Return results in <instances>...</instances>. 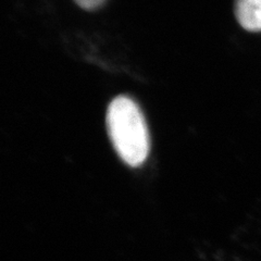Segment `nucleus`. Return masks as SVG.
I'll return each mask as SVG.
<instances>
[{
  "label": "nucleus",
  "mask_w": 261,
  "mask_h": 261,
  "mask_svg": "<svg viewBox=\"0 0 261 261\" xmlns=\"http://www.w3.org/2000/svg\"><path fill=\"white\" fill-rule=\"evenodd\" d=\"M107 129L114 150L129 167H140L148 157L149 132L138 105L126 96H118L107 110Z\"/></svg>",
  "instance_id": "1"
},
{
  "label": "nucleus",
  "mask_w": 261,
  "mask_h": 261,
  "mask_svg": "<svg viewBox=\"0 0 261 261\" xmlns=\"http://www.w3.org/2000/svg\"><path fill=\"white\" fill-rule=\"evenodd\" d=\"M235 15L243 29L261 32V0H235Z\"/></svg>",
  "instance_id": "2"
},
{
  "label": "nucleus",
  "mask_w": 261,
  "mask_h": 261,
  "mask_svg": "<svg viewBox=\"0 0 261 261\" xmlns=\"http://www.w3.org/2000/svg\"><path fill=\"white\" fill-rule=\"evenodd\" d=\"M74 2L85 10H95L101 7L106 0H74Z\"/></svg>",
  "instance_id": "3"
}]
</instances>
